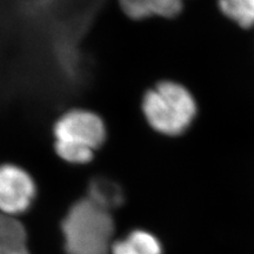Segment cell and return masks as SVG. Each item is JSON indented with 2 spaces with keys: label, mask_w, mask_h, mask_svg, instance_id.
<instances>
[{
  "label": "cell",
  "mask_w": 254,
  "mask_h": 254,
  "mask_svg": "<svg viewBox=\"0 0 254 254\" xmlns=\"http://www.w3.org/2000/svg\"><path fill=\"white\" fill-rule=\"evenodd\" d=\"M112 254H163L160 241L150 232L133 231L112 245Z\"/></svg>",
  "instance_id": "8"
},
{
  "label": "cell",
  "mask_w": 254,
  "mask_h": 254,
  "mask_svg": "<svg viewBox=\"0 0 254 254\" xmlns=\"http://www.w3.org/2000/svg\"><path fill=\"white\" fill-rule=\"evenodd\" d=\"M127 18L145 20L151 18L173 19L183 12L184 0H118Z\"/></svg>",
  "instance_id": "5"
},
{
  "label": "cell",
  "mask_w": 254,
  "mask_h": 254,
  "mask_svg": "<svg viewBox=\"0 0 254 254\" xmlns=\"http://www.w3.org/2000/svg\"><path fill=\"white\" fill-rule=\"evenodd\" d=\"M218 8L239 27H254V0H218Z\"/></svg>",
  "instance_id": "9"
},
{
  "label": "cell",
  "mask_w": 254,
  "mask_h": 254,
  "mask_svg": "<svg viewBox=\"0 0 254 254\" xmlns=\"http://www.w3.org/2000/svg\"><path fill=\"white\" fill-rule=\"evenodd\" d=\"M87 198L106 211L118 208L124 202V190L118 183L111 178L94 177L88 184Z\"/></svg>",
  "instance_id": "6"
},
{
  "label": "cell",
  "mask_w": 254,
  "mask_h": 254,
  "mask_svg": "<svg viewBox=\"0 0 254 254\" xmlns=\"http://www.w3.org/2000/svg\"><path fill=\"white\" fill-rule=\"evenodd\" d=\"M140 106L151 129L171 138L189 131L198 116V103L192 92L170 79L148 88L142 95Z\"/></svg>",
  "instance_id": "1"
},
{
  "label": "cell",
  "mask_w": 254,
  "mask_h": 254,
  "mask_svg": "<svg viewBox=\"0 0 254 254\" xmlns=\"http://www.w3.org/2000/svg\"><path fill=\"white\" fill-rule=\"evenodd\" d=\"M184 1H185V0H184Z\"/></svg>",
  "instance_id": "10"
},
{
  "label": "cell",
  "mask_w": 254,
  "mask_h": 254,
  "mask_svg": "<svg viewBox=\"0 0 254 254\" xmlns=\"http://www.w3.org/2000/svg\"><path fill=\"white\" fill-rule=\"evenodd\" d=\"M0 254H30L26 232L14 217L0 213Z\"/></svg>",
  "instance_id": "7"
},
{
  "label": "cell",
  "mask_w": 254,
  "mask_h": 254,
  "mask_svg": "<svg viewBox=\"0 0 254 254\" xmlns=\"http://www.w3.org/2000/svg\"><path fill=\"white\" fill-rule=\"evenodd\" d=\"M62 230L68 254H109L112 249V214L87 196L69 207Z\"/></svg>",
  "instance_id": "3"
},
{
  "label": "cell",
  "mask_w": 254,
  "mask_h": 254,
  "mask_svg": "<svg viewBox=\"0 0 254 254\" xmlns=\"http://www.w3.org/2000/svg\"><path fill=\"white\" fill-rule=\"evenodd\" d=\"M37 194L33 178L19 165H0V213L14 217L31 207Z\"/></svg>",
  "instance_id": "4"
},
{
  "label": "cell",
  "mask_w": 254,
  "mask_h": 254,
  "mask_svg": "<svg viewBox=\"0 0 254 254\" xmlns=\"http://www.w3.org/2000/svg\"><path fill=\"white\" fill-rule=\"evenodd\" d=\"M53 150L60 160L71 165L90 164L107 138L104 119L94 111L71 109L52 126Z\"/></svg>",
  "instance_id": "2"
}]
</instances>
